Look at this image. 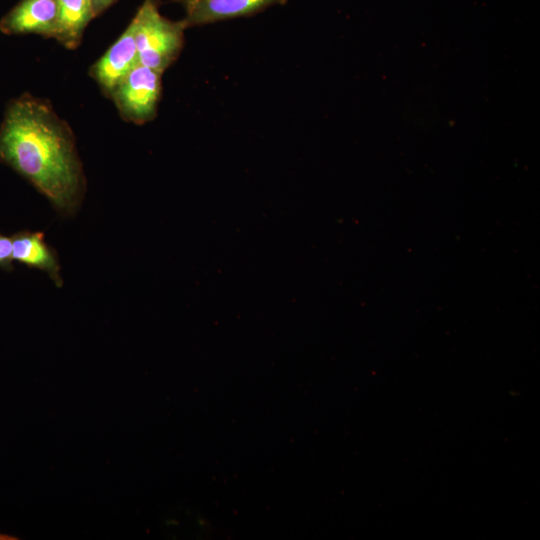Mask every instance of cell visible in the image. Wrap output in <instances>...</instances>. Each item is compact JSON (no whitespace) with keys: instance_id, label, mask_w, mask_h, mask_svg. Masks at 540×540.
Returning a JSON list of instances; mask_svg holds the SVG:
<instances>
[{"instance_id":"7","label":"cell","mask_w":540,"mask_h":540,"mask_svg":"<svg viewBox=\"0 0 540 540\" xmlns=\"http://www.w3.org/2000/svg\"><path fill=\"white\" fill-rule=\"evenodd\" d=\"M11 238L13 261L46 272L57 287H62L63 279L57 253L45 242L42 232L24 230L15 233Z\"/></svg>"},{"instance_id":"11","label":"cell","mask_w":540,"mask_h":540,"mask_svg":"<svg viewBox=\"0 0 540 540\" xmlns=\"http://www.w3.org/2000/svg\"><path fill=\"white\" fill-rule=\"evenodd\" d=\"M155 1L158 3L159 0H155ZM173 1H178V2H181V3L184 4V3H185L186 1H188V0H173Z\"/></svg>"},{"instance_id":"2","label":"cell","mask_w":540,"mask_h":540,"mask_svg":"<svg viewBox=\"0 0 540 540\" xmlns=\"http://www.w3.org/2000/svg\"><path fill=\"white\" fill-rule=\"evenodd\" d=\"M139 64L163 73L183 45V21L162 16L155 0H145L132 19Z\"/></svg>"},{"instance_id":"6","label":"cell","mask_w":540,"mask_h":540,"mask_svg":"<svg viewBox=\"0 0 540 540\" xmlns=\"http://www.w3.org/2000/svg\"><path fill=\"white\" fill-rule=\"evenodd\" d=\"M285 0H188L184 3L186 27L246 16Z\"/></svg>"},{"instance_id":"3","label":"cell","mask_w":540,"mask_h":540,"mask_svg":"<svg viewBox=\"0 0 540 540\" xmlns=\"http://www.w3.org/2000/svg\"><path fill=\"white\" fill-rule=\"evenodd\" d=\"M162 73L138 64L112 92L121 114L136 123L154 117L161 91Z\"/></svg>"},{"instance_id":"9","label":"cell","mask_w":540,"mask_h":540,"mask_svg":"<svg viewBox=\"0 0 540 540\" xmlns=\"http://www.w3.org/2000/svg\"><path fill=\"white\" fill-rule=\"evenodd\" d=\"M0 268L13 270L12 238L0 233Z\"/></svg>"},{"instance_id":"8","label":"cell","mask_w":540,"mask_h":540,"mask_svg":"<svg viewBox=\"0 0 540 540\" xmlns=\"http://www.w3.org/2000/svg\"><path fill=\"white\" fill-rule=\"evenodd\" d=\"M94 17L91 0H58V20L54 38L67 48H76L87 24Z\"/></svg>"},{"instance_id":"10","label":"cell","mask_w":540,"mask_h":540,"mask_svg":"<svg viewBox=\"0 0 540 540\" xmlns=\"http://www.w3.org/2000/svg\"><path fill=\"white\" fill-rule=\"evenodd\" d=\"M116 0H91L94 16L99 15Z\"/></svg>"},{"instance_id":"4","label":"cell","mask_w":540,"mask_h":540,"mask_svg":"<svg viewBox=\"0 0 540 540\" xmlns=\"http://www.w3.org/2000/svg\"><path fill=\"white\" fill-rule=\"evenodd\" d=\"M58 0H21L0 21V30L8 35L39 34L55 37Z\"/></svg>"},{"instance_id":"5","label":"cell","mask_w":540,"mask_h":540,"mask_svg":"<svg viewBox=\"0 0 540 540\" xmlns=\"http://www.w3.org/2000/svg\"><path fill=\"white\" fill-rule=\"evenodd\" d=\"M139 64L135 43V24L133 20L126 30L95 63L93 77L99 85L112 94L119 83Z\"/></svg>"},{"instance_id":"1","label":"cell","mask_w":540,"mask_h":540,"mask_svg":"<svg viewBox=\"0 0 540 540\" xmlns=\"http://www.w3.org/2000/svg\"><path fill=\"white\" fill-rule=\"evenodd\" d=\"M0 163L24 177L60 214L78 210L85 177L74 137L43 100L24 94L10 101L0 126Z\"/></svg>"}]
</instances>
